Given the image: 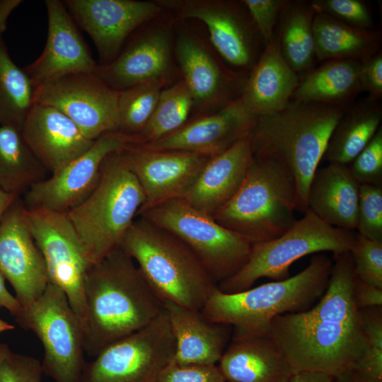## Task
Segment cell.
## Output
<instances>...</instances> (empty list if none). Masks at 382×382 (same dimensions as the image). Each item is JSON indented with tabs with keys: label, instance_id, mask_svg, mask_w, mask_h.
Returning <instances> with one entry per match:
<instances>
[{
	"label": "cell",
	"instance_id": "obj_45",
	"mask_svg": "<svg viewBox=\"0 0 382 382\" xmlns=\"http://www.w3.org/2000/svg\"><path fill=\"white\" fill-rule=\"evenodd\" d=\"M360 81L362 91L369 93L367 100L377 102L382 98V52L380 50L361 63Z\"/></svg>",
	"mask_w": 382,
	"mask_h": 382
},
{
	"label": "cell",
	"instance_id": "obj_1",
	"mask_svg": "<svg viewBox=\"0 0 382 382\" xmlns=\"http://www.w3.org/2000/svg\"><path fill=\"white\" fill-rule=\"evenodd\" d=\"M328 286L319 302L307 311L274 318L267 335L275 342L293 374L316 371L335 376L353 370L366 340L353 284L350 252L333 255Z\"/></svg>",
	"mask_w": 382,
	"mask_h": 382
},
{
	"label": "cell",
	"instance_id": "obj_37",
	"mask_svg": "<svg viewBox=\"0 0 382 382\" xmlns=\"http://www.w3.org/2000/svg\"><path fill=\"white\" fill-rule=\"evenodd\" d=\"M359 313L366 350L353 370L366 379L382 382V306Z\"/></svg>",
	"mask_w": 382,
	"mask_h": 382
},
{
	"label": "cell",
	"instance_id": "obj_33",
	"mask_svg": "<svg viewBox=\"0 0 382 382\" xmlns=\"http://www.w3.org/2000/svg\"><path fill=\"white\" fill-rule=\"evenodd\" d=\"M316 11L310 3L286 1L279 18L277 36L281 51L296 71L311 70L316 57L313 18Z\"/></svg>",
	"mask_w": 382,
	"mask_h": 382
},
{
	"label": "cell",
	"instance_id": "obj_18",
	"mask_svg": "<svg viewBox=\"0 0 382 382\" xmlns=\"http://www.w3.org/2000/svg\"><path fill=\"white\" fill-rule=\"evenodd\" d=\"M0 273L12 286L22 309L37 301L49 283L21 197L14 201L0 222Z\"/></svg>",
	"mask_w": 382,
	"mask_h": 382
},
{
	"label": "cell",
	"instance_id": "obj_31",
	"mask_svg": "<svg viewBox=\"0 0 382 382\" xmlns=\"http://www.w3.org/2000/svg\"><path fill=\"white\" fill-rule=\"evenodd\" d=\"M382 108L379 101L367 99L345 107L328 140L322 160L350 163L380 127Z\"/></svg>",
	"mask_w": 382,
	"mask_h": 382
},
{
	"label": "cell",
	"instance_id": "obj_40",
	"mask_svg": "<svg viewBox=\"0 0 382 382\" xmlns=\"http://www.w3.org/2000/svg\"><path fill=\"white\" fill-rule=\"evenodd\" d=\"M315 11L324 13L349 25L373 30V18L367 5L360 0H315Z\"/></svg>",
	"mask_w": 382,
	"mask_h": 382
},
{
	"label": "cell",
	"instance_id": "obj_5",
	"mask_svg": "<svg viewBox=\"0 0 382 382\" xmlns=\"http://www.w3.org/2000/svg\"><path fill=\"white\" fill-rule=\"evenodd\" d=\"M120 246L162 303L170 301L201 311L217 286L187 245L141 216L136 217Z\"/></svg>",
	"mask_w": 382,
	"mask_h": 382
},
{
	"label": "cell",
	"instance_id": "obj_8",
	"mask_svg": "<svg viewBox=\"0 0 382 382\" xmlns=\"http://www.w3.org/2000/svg\"><path fill=\"white\" fill-rule=\"evenodd\" d=\"M356 237L354 231L333 227L307 209L282 236L252 245L245 265L217 286L224 293L233 294L253 287L260 278L285 279L289 277V267L295 261L325 251L333 255L350 252Z\"/></svg>",
	"mask_w": 382,
	"mask_h": 382
},
{
	"label": "cell",
	"instance_id": "obj_46",
	"mask_svg": "<svg viewBox=\"0 0 382 382\" xmlns=\"http://www.w3.org/2000/svg\"><path fill=\"white\" fill-rule=\"evenodd\" d=\"M353 294L357 307L360 309L382 306V289L354 278Z\"/></svg>",
	"mask_w": 382,
	"mask_h": 382
},
{
	"label": "cell",
	"instance_id": "obj_27",
	"mask_svg": "<svg viewBox=\"0 0 382 382\" xmlns=\"http://www.w3.org/2000/svg\"><path fill=\"white\" fill-rule=\"evenodd\" d=\"M219 363L226 382H289L293 374L268 335L231 336Z\"/></svg>",
	"mask_w": 382,
	"mask_h": 382
},
{
	"label": "cell",
	"instance_id": "obj_48",
	"mask_svg": "<svg viewBox=\"0 0 382 382\" xmlns=\"http://www.w3.org/2000/svg\"><path fill=\"white\" fill-rule=\"evenodd\" d=\"M289 382H334V376L316 371H299L292 374Z\"/></svg>",
	"mask_w": 382,
	"mask_h": 382
},
{
	"label": "cell",
	"instance_id": "obj_6",
	"mask_svg": "<svg viewBox=\"0 0 382 382\" xmlns=\"http://www.w3.org/2000/svg\"><path fill=\"white\" fill-rule=\"evenodd\" d=\"M144 202L142 188L123 149L109 154L93 190L66 212L91 265L120 246Z\"/></svg>",
	"mask_w": 382,
	"mask_h": 382
},
{
	"label": "cell",
	"instance_id": "obj_53",
	"mask_svg": "<svg viewBox=\"0 0 382 382\" xmlns=\"http://www.w3.org/2000/svg\"><path fill=\"white\" fill-rule=\"evenodd\" d=\"M15 328L13 325L8 323V322H6V320L1 319L0 318V333H2V332H6V331H9V330H13Z\"/></svg>",
	"mask_w": 382,
	"mask_h": 382
},
{
	"label": "cell",
	"instance_id": "obj_34",
	"mask_svg": "<svg viewBox=\"0 0 382 382\" xmlns=\"http://www.w3.org/2000/svg\"><path fill=\"white\" fill-rule=\"evenodd\" d=\"M34 86L23 69L12 60L0 37V125L22 129L34 105Z\"/></svg>",
	"mask_w": 382,
	"mask_h": 382
},
{
	"label": "cell",
	"instance_id": "obj_29",
	"mask_svg": "<svg viewBox=\"0 0 382 382\" xmlns=\"http://www.w3.org/2000/svg\"><path fill=\"white\" fill-rule=\"evenodd\" d=\"M361 66V62L351 59L326 61L299 79L291 99L345 108L362 91Z\"/></svg>",
	"mask_w": 382,
	"mask_h": 382
},
{
	"label": "cell",
	"instance_id": "obj_26",
	"mask_svg": "<svg viewBox=\"0 0 382 382\" xmlns=\"http://www.w3.org/2000/svg\"><path fill=\"white\" fill-rule=\"evenodd\" d=\"M298 74L284 58L274 33L244 84L240 98L257 117L286 108L298 86Z\"/></svg>",
	"mask_w": 382,
	"mask_h": 382
},
{
	"label": "cell",
	"instance_id": "obj_24",
	"mask_svg": "<svg viewBox=\"0 0 382 382\" xmlns=\"http://www.w3.org/2000/svg\"><path fill=\"white\" fill-rule=\"evenodd\" d=\"M163 308L175 340L173 361L180 366L216 365L231 339L232 327L170 301L163 302Z\"/></svg>",
	"mask_w": 382,
	"mask_h": 382
},
{
	"label": "cell",
	"instance_id": "obj_16",
	"mask_svg": "<svg viewBox=\"0 0 382 382\" xmlns=\"http://www.w3.org/2000/svg\"><path fill=\"white\" fill-rule=\"evenodd\" d=\"M76 23L96 45L100 63L112 62L134 31L156 18L163 8L157 2L135 0L63 1Z\"/></svg>",
	"mask_w": 382,
	"mask_h": 382
},
{
	"label": "cell",
	"instance_id": "obj_30",
	"mask_svg": "<svg viewBox=\"0 0 382 382\" xmlns=\"http://www.w3.org/2000/svg\"><path fill=\"white\" fill-rule=\"evenodd\" d=\"M313 26L318 61L351 59L362 63L381 50L379 30L357 28L317 11Z\"/></svg>",
	"mask_w": 382,
	"mask_h": 382
},
{
	"label": "cell",
	"instance_id": "obj_11",
	"mask_svg": "<svg viewBox=\"0 0 382 382\" xmlns=\"http://www.w3.org/2000/svg\"><path fill=\"white\" fill-rule=\"evenodd\" d=\"M163 308L144 328L104 347L87 362L81 382H156L175 354Z\"/></svg>",
	"mask_w": 382,
	"mask_h": 382
},
{
	"label": "cell",
	"instance_id": "obj_51",
	"mask_svg": "<svg viewBox=\"0 0 382 382\" xmlns=\"http://www.w3.org/2000/svg\"><path fill=\"white\" fill-rule=\"evenodd\" d=\"M18 197H20L7 193L0 189V222L6 211Z\"/></svg>",
	"mask_w": 382,
	"mask_h": 382
},
{
	"label": "cell",
	"instance_id": "obj_41",
	"mask_svg": "<svg viewBox=\"0 0 382 382\" xmlns=\"http://www.w3.org/2000/svg\"><path fill=\"white\" fill-rule=\"evenodd\" d=\"M349 170L359 184L381 185L382 128L350 163Z\"/></svg>",
	"mask_w": 382,
	"mask_h": 382
},
{
	"label": "cell",
	"instance_id": "obj_32",
	"mask_svg": "<svg viewBox=\"0 0 382 382\" xmlns=\"http://www.w3.org/2000/svg\"><path fill=\"white\" fill-rule=\"evenodd\" d=\"M48 171L25 141L21 129L0 125V189L21 197Z\"/></svg>",
	"mask_w": 382,
	"mask_h": 382
},
{
	"label": "cell",
	"instance_id": "obj_38",
	"mask_svg": "<svg viewBox=\"0 0 382 382\" xmlns=\"http://www.w3.org/2000/svg\"><path fill=\"white\" fill-rule=\"evenodd\" d=\"M358 234L382 242V185L360 184L358 204Z\"/></svg>",
	"mask_w": 382,
	"mask_h": 382
},
{
	"label": "cell",
	"instance_id": "obj_21",
	"mask_svg": "<svg viewBox=\"0 0 382 382\" xmlns=\"http://www.w3.org/2000/svg\"><path fill=\"white\" fill-rule=\"evenodd\" d=\"M47 35L44 50L24 68L34 88L72 74L93 73L97 63L64 2L45 1Z\"/></svg>",
	"mask_w": 382,
	"mask_h": 382
},
{
	"label": "cell",
	"instance_id": "obj_47",
	"mask_svg": "<svg viewBox=\"0 0 382 382\" xmlns=\"http://www.w3.org/2000/svg\"><path fill=\"white\" fill-rule=\"evenodd\" d=\"M0 308L6 309L14 318L21 311V306L16 297L7 289L5 279L0 273Z\"/></svg>",
	"mask_w": 382,
	"mask_h": 382
},
{
	"label": "cell",
	"instance_id": "obj_20",
	"mask_svg": "<svg viewBox=\"0 0 382 382\" xmlns=\"http://www.w3.org/2000/svg\"><path fill=\"white\" fill-rule=\"evenodd\" d=\"M139 31L112 62L98 64L93 72L115 91L154 80H169L172 65L170 26L155 25Z\"/></svg>",
	"mask_w": 382,
	"mask_h": 382
},
{
	"label": "cell",
	"instance_id": "obj_10",
	"mask_svg": "<svg viewBox=\"0 0 382 382\" xmlns=\"http://www.w3.org/2000/svg\"><path fill=\"white\" fill-rule=\"evenodd\" d=\"M15 320L41 342L43 374L55 382L81 381L87 363L83 326L61 289L48 283L41 296Z\"/></svg>",
	"mask_w": 382,
	"mask_h": 382
},
{
	"label": "cell",
	"instance_id": "obj_15",
	"mask_svg": "<svg viewBox=\"0 0 382 382\" xmlns=\"http://www.w3.org/2000/svg\"><path fill=\"white\" fill-rule=\"evenodd\" d=\"M163 7L182 18H195L207 26L215 50L228 64L252 69L258 60L260 34L243 5L222 0H161Z\"/></svg>",
	"mask_w": 382,
	"mask_h": 382
},
{
	"label": "cell",
	"instance_id": "obj_19",
	"mask_svg": "<svg viewBox=\"0 0 382 382\" xmlns=\"http://www.w3.org/2000/svg\"><path fill=\"white\" fill-rule=\"evenodd\" d=\"M175 54L194 106L202 112L218 111L240 97L247 77L226 69L197 37L180 33Z\"/></svg>",
	"mask_w": 382,
	"mask_h": 382
},
{
	"label": "cell",
	"instance_id": "obj_12",
	"mask_svg": "<svg viewBox=\"0 0 382 382\" xmlns=\"http://www.w3.org/2000/svg\"><path fill=\"white\" fill-rule=\"evenodd\" d=\"M25 217L45 264L49 283L61 289L82 323L84 282L91 265L66 213L25 208Z\"/></svg>",
	"mask_w": 382,
	"mask_h": 382
},
{
	"label": "cell",
	"instance_id": "obj_39",
	"mask_svg": "<svg viewBox=\"0 0 382 382\" xmlns=\"http://www.w3.org/2000/svg\"><path fill=\"white\" fill-rule=\"evenodd\" d=\"M350 253L356 277L382 289V242L368 239L357 233Z\"/></svg>",
	"mask_w": 382,
	"mask_h": 382
},
{
	"label": "cell",
	"instance_id": "obj_2",
	"mask_svg": "<svg viewBox=\"0 0 382 382\" xmlns=\"http://www.w3.org/2000/svg\"><path fill=\"white\" fill-rule=\"evenodd\" d=\"M85 353L104 347L144 328L163 309L134 260L120 247L91 265L84 282Z\"/></svg>",
	"mask_w": 382,
	"mask_h": 382
},
{
	"label": "cell",
	"instance_id": "obj_35",
	"mask_svg": "<svg viewBox=\"0 0 382 382\" xmlns=\"http://www.w3.org/2000/svg\"><path fill=\"white\" fill-rule=\"evenodd\" d=\"M193 106L192 96L183 79L163 88L149 120L132 137L131 144H150L175 132L186 124Z\"/></svg>",
	"mask_w": 382,
	"mask_h": 382
},
{
	"label": "cell",
	"instance_id": "obj_42",
	"mask_svg": "<svg viewBox=\"0 0 382 382\" xmlns=\"http://www.w3.org/2000/svg\"><path fill=\"white\" fill-rule=\"evenodd\" d=\"M286 1V0L241 1L265 45L274 37L275 26Z\"/></svg>",
	"mask_w": 382,
	"mask_h": 382
},
{
	"label": "cell",
	"instance_id": "obj_9",
	"mask_svg": "<svg viewBox=\"0 0 382 382\" xmlns=\"http://www.w3.org/2000/svg\"><path fill=\"white\" fill-rule=\"evenodd\" d=\"M138 216L180 239L217 285L236 274L249 258L250 243L183 199L164 202Z\"/></svg>",
	"mask_w": 382,
	"mask_h": 382
},
{
	"label": "cell",
	"instance_id": "obj_17",
	"mask_svg": "<svg viewBox=\"0 0 382 382\" xmlns=\"http://www.w3.org/2000/svg\"><path fill=\"white\" fill-rule=\"evenodd\" d=\"M123 152L145 197L138 214L164 202L183 199L212 158L194 152L154 149L132 144L123 149Z\"/></svg>",
	"mask_w": 382,
	"mask_h": 382
},
{
	"label": "cell",
	"instance_id": "obj_7",
	"mask_svg": "<svg viewBox=\"0 0 382 382\" xmlns=\"http://www.w3.org/2000/svg\"><path fill=\"white\" fill-rule=\"evenodd\" d=\"M297 188L293 176L272 161L253 157L234 195L212 216L251 245L267 242L295 221Z\"/></svg>",
	"mask_w": 382,
	"mask_h": 382
},
{
	"label": "cell",
	"instance_id": "obj_36",
	"mask_svg": "<svg viewBox=\"0 0 382 382\" xmlns=\"http://www.w3.org/2000/svg\"><path fill=\"white\" fill-rule=\"evenodd\" d=\"M168 81L154 80L118 91L117 132L131 137L139 133L152 115Z\"/></svg>",
	"mask_w": 382,
	"mask_h": 382
},
{
	"label": "cell",
	"instance_id": "obj_43",
	"mask_svg": "<svg viewBox=\"0 0 382 382\" xmlns=\"http://www.w3.org/2000/svg\"><path fill=\"white\" fill-rule=\"evenodd\" d=\"M41 362L11 350L0 366V382H42Z\"/></svg>",
	"mask_w": 382,
	"mask_h": 382
},
{
	"label": "cell",
	"instance_id": "obj_50",
	"mask_svg": "<svg viewBox=\"0 0 382 382\" xmlns=\"http://www.w3.org/2000/svg\"><path fill=\"white\" fill-rule=\"evenodd\" d=\"M334 382H374L359 375L354 370L343 371L334 377Z\"/></svg>",
	"mask_w": 382,
	"mask_h": 382
},
{
	"label": "cell",
	"instance_id": "obj_28",
	"mask_svg": "<svg viewBox=\"0 0 382 382\" xmlns=\"http://www.w3.org/2000/svg\"><path fill=\"white\" fill-rule=\"evenodd\" d=\"M360 184L349 166L329 163L314 173L307 193V209L336 228L356 230Z\"/></svg>",
	"mask_w": 382,
	"mask_h": 382
},
{
	"label": "cell",
	"instance_id": "obj_3",
	"mask_svg": "<svg viewBox=\"0 0 382 382\" xmlns=\"http://www.w3.org/2000/svg\"><path fill=\"white\" fill-rule=\"evenodd\" d=\"M344 108L291 100L279 111L258 116L250 134L255 158L277 163L293 176L297 209L303 212L310 182Z\"/></svg>",
	"mask_w": 382,
	"mask_h": 382
},
{
	"label": "cell",
	"instance_id": "obj_25",
	"mask_svg": "<svg viewBox=\"0 0 382 382\" xmlns=\"http://www.w3.org/2000/svg\"><path fill=\"white\" fill-rule=\"evenodd\" d=\"M253 159L249 134L212 157L183 199L194 208L213 216L238 190Z\"/></svg>",
	"mask_w": 382,
	"mask_h": 382
},
{
	"label": "cell",
	"instance_id": "obj_49",
	"mask_svg": "<svg viewBox=\"0 0 382 382\" xmlns=\"http://www.w3.org/2000/svg\"><path fill=\"white\" fill-rule=\"evenodd\" d=\"M23 1L21 0H0V37L6 30L7 20L11 12Z\"/></svg>",
	"mask_w": 382,
	"mask_h": 382
},
{
	"label": "cell",
	"instance_id": "obj_23",
	"mask_svg": "<svg viewBox=\"0 0 382 382\" xmlns=\"http://www.w3.org/2000/svg\"><path fill=\"white\" fill-rule=\"evenodd\" d=\"M28 145L51 175L90 149L94 142L57 108L34 103L23 125Z\"/></svg>",
	"mask_w": 382,
	"mask_h": 382
},
{
	"label": "cell",
	"instance_id": "obj_22",
	"mask_svg": "<svg viewBox=\"0 0 382 382\" xmlns=\"http://www.w3.org/2000/svg\"><path fill=\"white\" fill-rule=\"evenodd\" d=\"M257 117L238 98L218 111L186 123L172 134L143 146L213 157L249 135Z\"/></svg>",
	"mask_w": 382,
	"mask_h": 382
},
{
	"label": "cell",
	"instance_id": "obj_13",
	"mask_svg": "<svg viewBox=\"0 0 382 382\" xmlns=\"http://www.w3.org/2000/svg\"><path fill=\"white\" fill-rule=\"evenodd\" d=\"M118 91L93 73L65 75L35 87L34 102L54 107L90 139L118 130Z\"/></svg>",
	"mask_w": 382,
	"mask_h": 382
},
{
	"label": "cell",
	"instance_id": "obj_44",
	"mask_svg": "<svg viewBox=\"0 0 382 382\" xmlns=\"http://www.w3.org/2000/svg\"><path fill=\"white\" fill-rule=\"evenodd\" d=\"M156 382H226L216 365L180 366L173 361L161 373Z\"/></svg>",
	"mask_w": 382,
	"mask_h": 382
},
{
	"label": "cell",
	"instance_id": "obj_4",
	"mask_svg": "<svg viewBox=\"0 0 382 382\" xmlns=\"http://www.w3.org/2000/svg\"><path fill=\"white\" fill-rule=\"evenodd\" d=\"M332 260L314 255L297 274L256 287L226 294L216 286L201 311L208 320L232 327L231 336L267 335L271 320L277 316L308 310L324 294Z\"/></svg>",
	"mask_w": 382,
	"mask_h": 382
},
{
	"label": "cell",
	"instance_id": "obj_52",
	"mask_svg": "<svg viewBox=\"0 0 382 382\" xmlns=\"http://www.w3.org/2000/svg\"><path fill=\"white\" fill-rule=\"evenodd\" d=\"M10 351L11 349L7 344L0 342V366Z\"/></svg>",
	"mask_w": 382,
	"mask_h": 382
},
{
	"label": "cell",
	"instance_id": "obj_14",
	"mask_svg": "<svg viewBox=\"0 0 382 382\" xmlns=\"http://www.w3.org/2000/svg\"><path fill=\"white\" fill-rule=\"evenodd\" d=\"M131 143V137L117 131L103 134L79 158L32 185L21 197L25 208L66 213L93 190L105 158Z\"/></svg>",
	"mask_w": 382,
	"mask_h": 382
}]
</instances>
